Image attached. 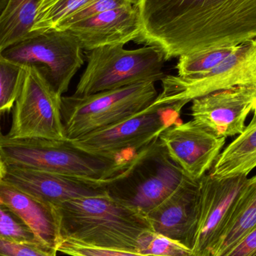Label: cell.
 <instances>
[{"label":"cell","instance_id":"f546056e","mask_svg":"<svg viewBox=\"0 0 256 256\" xmlns=\"http://www.w3.org/2000/svg\"><path fill=\"white\" fill-rule=\"evenodd\" d=\"M10 0H0V18L2 16Z\"/></svg>","mask_w":256,"mask_h":256},{"label":"cell","instance_id":"4fadbf2b","mask_svg":"<svg viewBox=\"0 0 256 256\" xmlns=\"http://www.w3.org/2000/svg\"><path fill=\"white\" fill-rule=\"evenodd\" d=\"M256 102V82L220 90L194 99L192 120L218 137L240 135Z\"/></svg>","mask_w":256,"mask_h":256},{"label":"cell","instance_id":"9c48e42d","mask_svg":"<svg viewBox=\"0 0 256 256\" xmlns=\"http://www.w3.org/2000/svg\"><path fill=\"white\" fill-rule=\"evenodd\" d=\"M20 94L12 109V138L66 140L62 118V97L46 76L34 66H26Z\"/></svg>","mask_w":256,"mask_h":256},{"label":"cell","instance_id":"484cf974","mask_svg":"<svg viewBox=\"0 0 256 256\" xmlns=\"http://www.w3.org/2000/svg\"><path fill=\"white\" fill-rule=\"evenodd\" d=\"M57 252L69 256H149L126 250L86 244L68 238H61L57 246Z\"/></svg>","mask_w":256,"mask_h":256},{"label":"cell","instance_id":"1f68e13d","mask_svg":"<svg viewBox=\"0 0 256 256\" xmlns=\"http://www.w3.org/2000/svg\"><path fill=\"white\" fill-rule=\"evenodd\" d=\"M252 111H254V117H252V118H256V102L255 105H254V109H252Z\"/></svg>","mask_w":256,"mask_h":256},{"label":"cell","instance_id":"d6986e66","mask_svg":"<svg viewBox=\"0 0 256 256\" xmlns=\"http://www.w3.org/2000/svg\"><path fill=\"white\" fill-rule=\"evenodd\" d=\"M256 227V174L248 178L212 256H224Z\"/></svg>","mask_w":256,"mask_h":256},{"label":"cell","instance_id":"2e32d148","mask_svg":"<svg viewBox=\"0 0 256 256\" xmlns=\"http://www.w3.org/2000/svg\"><path fill=\"white\" fill-rule=\"evenodd\" d=\"M67 30L86 52L100 46L126 45L136 40L141 33L138 8L132 4L106 10L76 22Z\"/></svg>","mask_w":256,"mask_h":256},{"label":"cell","instance_id":"cb8c5ba5","mask_svg":"<svg viewBox=\"0 0 256 256\" xmlns=\"http://www.w3.org/2000/svg\"><path fill=\"white\" fill-rule=\"evenodd\" d=\"M136 252L149 256H192V250L182 242L152 230L138 238Z\"/></svg>","mask_w":256,"mask_h":256},{"label":"cell","instance_id":"8992f818","mask_svg":"<svg viewBox=\"0 0 256 256\" xmlns=\"http://www.w3.org/2000/svg\"><path fill=\"white\" fill-rule=\"evenodd\" d=\"M158 94L155 82H146L82 97L62 96L61 112L66 138L72 141L117 124L147 109Z\"/></svg>","mask_w":256,"mask_h":256},{"label":"cell","instance_id":"83f0119b","mask_svg":"<svg viewBox=\"0 0 256 256\" xmlns=\"http://www.w3.org/2000/svg\"><path fill=\"white\" fill-rule=\"evenodd\" d=\"M0 256H57V252L37 243L0 238Z\"/></svg>","mask_w":256,"mask_h":256},{"label":"cell","instance_id":"52a82bcc","mask_svg":"<svg viewBox=\"0 0 256 256\" xmlns=\"http://www.w3.org/2000/svg\"><path fill=\"white\" fill-rule=\"evenodd\" d=\"M84 51L68 30H50L32 32L2 50L0 56L21 66L37 68L62 97L84 66Z\"/></svg>","mask_w":256,"mask_h":256},{"label":"cell","instance_id":"6da1fadb","mask_svg":"<svg viewBox=\"0 0 256 256\" xmlns=\"http://www.w3.org/2000/svg\"><path fill=\"white\" fill-rule=\"evenodd\" d=\"M138 43L154 46L166 61L256 39V0H136Z\"/></svg>","mask_w":256,"mask_h":256},{"label":"cell","instance_id":"f1b7e54d","mask_svg":"<svg viewBox=\"0 0 256 256\" xmlns=\"http://www.w3.org/2000/svg\"><path fill=\"white\" fill-rule=\"evenodd\" d=\"M224 256H256V227Z\"/></svg>","mask_w":256,"mask_h":256},{"label":"cell","instance_id":"7a4b0ae2","mask_svg":"<svg viewBox=\"0 0 256 256\" xmlns=\"http://www.w3.org/2000/svg\"><path fill=\"white\" fill-rule=\"evenodd\" d=\"M54 206L61 238L136 252L138 238L152 230L147 215L109 194Z\"/></svg>","mask_w":256,"mask_h":256},{"label":"cell","instance_id":"8fae6325","mask_svg":"<svg viewBox=\"0 0 256 256\" xmlns=\"http://www.w3.org/2000/svg\"><path fill=\"white\" fill-rule=\"evenodd\" d=\"M248 179L246 176L220 178L210 173L200 179L198 220L192 256H212Z\"/></svg>","mask_w":256,"mask_h":256},{"label":"cell","instance_id":"4dcf8cb0","mask_svg":"<svg viewBox=\"0 0 256 256\" xmlns=\"http://www.w3.org/2000/svg\"><path fill=\"white\" fill-rule=\"evenodd\" d=\"M4 164L3 161L0 158V179L2 178L3 173H4Z\"/></svg>","mask_w":256,"mask_h":256},{"label":"cell","instance_id":"ba28073f","mask_svg":"<svg viewBox=\"0 0 256 256\" xmlns=\"http://www.w3.org/2000/svg\"><path fill=\"white\" fill-rule=\"evenodd\" d=\"M160 81L162 90L154 104L171 106L179 112L194 99L254 84L256 82V39L239 45L231 55L207 73L189 78L166 75Z\"/></svg>","mask_w":256,"mask_h":256},{"label":"cell","instance_id":"7402d4cb","mask_svg":"<svg viewBox=\"0 0 256 256\" xmlns=\"http://www.w3.org/2000/svg\"><path fill=\"white\" fill-rule=\"evenodd\" d=\"M26 67L0 56V117L9 112L20 94Z\"/></svg>","mask_w":256,"mask_h":256},{"label":"cell","instance_id":"5b68a950","mask_svg":"<svg viewBox=\"0 0 256 256\" xmlns=\"http://www.w3.org/2000/svg\"><path fill=\"white\" fill-rule=\"evenodd\" d=\"M87 64L74 96H90L135 84L161 80L166 58L161 50L144 45L128 50L124 45L100 46L86 52Z\"/></svg>","mask_w":256,"mask_h":256},{"label":"cell","instance_id":"603a6c76","mask_svg":"<svg viewBox=\"0 0 256 256\" xmlns=\"http://www.w3.org/2000/svg\"><path fill=\"white\" fill-rule=\"evenodd\" d=\"M88 1L42 0L38 8L32 32L56 30L64 19Z\"/></svg>","mask_w":256,"mask_h":256},{"label":"cell","instance_id":"5bb4252c","mask_svg":"<svg viewBox=\"0 0 256 256\" xmlns=\"http://www.w3.org/2000/svg\"><path fill=\"white\" fill-rule=\"evenodd\" d=\"M2 180L37 200L54 206L82 197L108 194L106 180L98 182L6 164Z\"/></svg>","mask_w":256,"mask_h":256},{"label":"cell","instance_id":"30bf717a","mask_svg":"<svg viewBox=\"0 0 256 256\" xmlns=\"http://www.w3.org/2000/svg\"><path fill=\"white\" fill-rule=\"evenodd\" d=\"M180 114L171 106L153 103L132 116L72 140V142L90 153L120 156L128 150H138L159 138L166 128L177 123Z\"/></svg>","mask_w":256,"mask_h":256},{"label":"cell","instance_id":"277c9868","mask_svg":"<svg viewBox=\"0 0 256 256\" xmlns=\"http://www.w3.org/2000/svg\"><path fill=\"white\" fill-rule=\"evenodd\" d=\"M185 177L158 138L134 152L126 168L106 180V189L111 196L147 214Z\"/></svg>","mask_w":256,"mask_h":256},{"label":"cell","instance_id":"9a60e30c","mask_svg":"<svg viewBox=\"0 0 256 256\" xmlns=\"http://www.w3.org/2000/svg\"><path fill=\"white\" fill-rule=\"evenodd\" d=\"M200 194V180L185 177L171 195L146 214L152 231L178 240L192 250Z\"/></svg>","mask_w":256,"mask_h":256},{"label":"cell","instance_id":"4316f807","mask_svg":"<svg viewBox=\"0 0 256 256\" xmlns=\"http://www.w3.org/2000/svg\"><path fill=\"white\" fill-rule=\"evenodd\" d=\"M0 238L39 244L28 227L2 206H0Z\"/></svg>","mask_w":256,"mask_h":256},{"label":"cell","instance_id":"ac0fdd59","mask_svg":"<svg viewBox=\"0 0 256 256\" xmlns=\"http://www.w3.org/2000/svg\"><path fill=\"white\" fill-rule=\"evenodd\" d=\"M256 167V118L218 156L210 174L215 177L248 176Z\"/></svg>","mask_w":256,"mask_h":256},{"label":"cell","instance_id":"7c38bea8","mask_svg":"<svg viewBox=\"0 0 256 256\" xmlns=\"http://www.w3.org/2000/svg\"><path fill=\"white\" fill-rule=\"evenodd\" d=\"M159 140L170 159L194 180H200L212 170L226 143V138L216 136L194 120L166 128Z\"/></svg>","mask_w":256,"mask_h":256},{"label":"cell","instance_id":"ffe728a7","mask_svg":"<svg viewBox=\"0 0 256 256\" xmlns=\"http://www.w3.org/2000/svg\"><path fill=\"white\" fill-rule=\"evenodd\" d=\"M42 0H10L0 18V52L30 34Z\"/></svg>","mask_w":256,"mask_h":256},{"label":"cell","instance_id":"3957f363","mask_svg":"<svg viewBox=\"0 0 256 256\" xmlns=\"http://www.w3.org/2000/svg\"><path fill=\"white\" fill-rule=\"evenodd\" d=\"M132 154H96L68 140L12 138L0 127V158L6 165L106 182L126 168Z\"/></svg>","mask_w":256,"mask_h":256},{"label":"cell","instance_id":"44dd1931","mask_svg":"<svg viewBox=\"0 0 256 256\" xmlns=\"http://www.w3.org/2000/svg\"><path fill=\"white\" fill-rule=\"evenodd\" d=\"M238 46L214 48L182 56L176 67L177 75L189 78L207 73L220 64Z\"/></svg>","mask_w":256,"mask_h":256},{"label":"cell","instance_id":"e0dca14e","mask_svg":"<svg viewBox=\"0 0 256 256\" xmlns=\"http://www.w3.org/2000/svg\"><path fill=\"white\" fill-rule=\"evenodd\" d=\"M0 206L18 216L33 233L40 245L57 252L61 234L54 204L37 200L2 178Z\"/></svg>","mask_w":256,"mask_h":256},{"label":"cell","instance_id":"d4e9b609","mask_svg":"<svg viewBox=\"0 0 256 256\" xmlns=\"http://www.w3.org/2000/svg\"><path fill=\"white\" fill-rule=\"evenodd\" d=\"M136 0H88L64 19L56 30H67L72 26L102 12L122 6L136 4Z\"/></svg>","mask_w":256,"mask_h":256}]
</instances>
